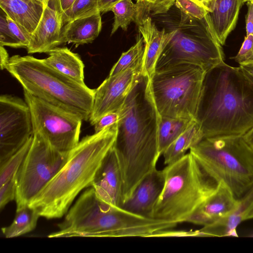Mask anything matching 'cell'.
Masks as SVG:
<instances>
[{
    "label": "cell",
    "mask_w": 253,
    "mask_h": 253,
    "mask_svg": "<svg viewBox=\"0 0 253 253\" xmlns=\"http://www.w3.org/2000/svg\"><path fill=\"white\" fill-rule=\"evenodd\" d=\"M118 111L119 120L114 147L122 175L123 205L142 179L157 169L161 156L159 114L147 77H139Z\"/></svg>",
    "instance_id": "cell-1"
},
{
    "label": "cell",
    "mask_w": 253,
    "mask_h": 253,
    "mask_svg": "<svg viewBox=\"0 0 253 253\" xmlns=\"http://www.w3.org/2000/svg\"><path fill=\"white\" fill-rule=\"evenodd\" d=\"M196 120L204 138L244 135L253 127V84L222 62L206 72Z\"/></svg>",
    "instance_id": "cell-2"
},
{
    "label": "cell",
    "mask_w": 253,
    "mask_h": 253,
    "mask_svg": "<svg viewBox=\"0 0 253 253\" xmlns=\"http://www.w3.org/2000/svg\"><path fill=\"white\" fill-rule=\"evenodd\" d=\"M117 123L82 138L53 179L28 204L40 216L57 219L66 214L78 195L91 186L103 160L114 146Z\"/></svg>",
    "instance_id": "cell-3"
},
{
    "label": "cell",
    "mask_w": 253,
    "mask_h": 253,
    "mask_svg": "<svg viewBox=\"0 0 253 253\" xmlns=\"http://www.w3.org/2000/svg\"><path fill=\"white\" fill-rule=\"evenodd\" d=\"M6 70L24 90L49 104L89 121L95 89L78 83L32 56L10 57Z\"/></svg>",
    "instance_id": "cell-4"
},
{
    "label": "cell",
    "mask_w": 253,
    "mask_h": 253,
    "mask_svg": "<svg viewBox=\"0 0 253 253\" xmlns=\"http://www.w3.org/2000/svg\"><path fill=\"white\" fill-rule=\"evenodd\" d=\"M163 170L164 186L151 218L177 223L186 222L219 183L190 152Z\"/></svg>",
    "instance_id": "cell-5"
},
{
    "label": "cell",
    "mask_w": 253,
    "mask_h": 253,
    "mask_svg": "<svg viewBox=\"0 0 253 253\" xmlns=\"http://www.w3.org/2000/svg\"><path fill=\"white\" fill-rule=\"evenodd\" d=\"M204 169L223 182L235 198H242L253 187V148L244 135L204 138L190 149Z\"/></svg>",
    "instance_id": "cell-6"
},
{
    "label": "cell",
    "mask_w": 253,
    "mask_h": 253,
    "mask_svg": "<svg viewBox=\"0 0 253 253\" xmlns=\"http://www.w3.org/2000/svg\"><path fill=\"white\" fill-rule=\"evenodd\" d=\"M135 214L100 199L94 189L85 190L58 224V230L48 238L125 237L132 236L137 227Z\"/></svg>",
    "instance_id": "cell-7"
},
{
    "label": "cell",
    "mask_w": 253,
    "mask_h": 253,
    "mask_svg": "<svg viewBox=\"0 0 253 253\" xmlns=\"http://www.w3.org/2000/svg\"><path fill=\"white\" fill-rule=\"evenodd\" d=\"M206 73L188 63L156 70L149 84L159 115L196 119Z\"/></svg>",
    "instance_id": "cell-8"
},
{
    "label": "cell",
    "mask_w": 253,
    "mask_h": 253,
    "mask_svg": "<svg viewBox=\"0 0 253 253\" xmlns=\"http://www.w3.org/2000/svg\"><path fill=\"white\" fill-rule=\"evenodd\" d=\"M207 15L194 24L193 33L180 29L163 49L156 70L182 63L198 66L206 72L224 62V55Z\"/></svg>",
    "instance_id": "cell-9"
},
{
    "label": "cell",
    "mask_w": 253,
    "mask_h": 253,
    "mask_svg": "<svg viewBox=\"0 0 253 253\" xmlns=\"http://www.w3.org/2000/svg\"><path fill=\"white\" fill-rule=\"evenodd\" d=\"M69 152L57 150L41 133L34 131L31 147L18 172L16 209L28 205L53 179L67 162Z\"/></svg>",
    "instance_id": "cell-10"
},
{
    "label": "cell",
    "mask_w": 253,
    "mask_h": 253,
    "mask_svg": "<svg viewBox=\"0 0 253 253\" xmlns=\"http://www.w3.org/2000/svg\"><path fill=\"white\" fill-rule=\"evenodd\" d=\"M32 116L34 131L44 137L57 150L68 152L79 142L83 120L24 90Z\"/></svg>",
    "instance_id": "cell-11"
},
{
    "label": "cell",
    "mask_w": 253,
    "mask_h": 253,
    "mask_svg": "<svg viewBox=\"0 0 253 253\" xmlns=\"http://www.w3.org/2000/svg\"><path fill=\"white\" fill-rule=\"evenodd\" d=\"M34 135L30 108L21 98L0 96V163L18 151Z\"/></svg>",
    "instance_id": "cell-12"
},
{
    "label": "cell",
    "mask_w": 253,
    "mask_h": 253,
    "mask_svg": "<svg viewBox=\"0 0 253 253\" xmlns=\"http://www.w3.org/2000/svg\"><path fill=\"white\" fill-rule=\"evenodd\" d=\"M142 65L109 76L95 89L93 104L89 119L91 125L104 114L117 111L142 75Z\"/></svg>",
    "instance_id": "cell-13"
},
{
    "label": "cell",
    "mask_w": 253,
    "mask_h": 253,
    "mask_svg": "<svg viewBox=\"0 0 253 253\" xmlns=\"http://www.w3.org/2000/svg\"><path fill=\"white\" fill-rule=\"evenodd\" d=\"M91 187L102 201L113 207L121 208L122 175L114 146L103 160L94 176Z\"/></svg>",
    "instance_id": "cell-14"
},
{
    "label": "cell",
    "mask_w": 253,
    "mask_h": 253,
    "mask_svg": "<svg viewBox=\"0 0 253 253\" xmlns=\"http://www.w3.org/2000/svg\"><path fill=\"white\" fill-rule=\"evenodd\" d=\"M239 203L230 189L220 182L214 192L199 206L186 222L203 225L211 224L235 211Z\"/></svg>",
    "instance_id": "cell-15"
},
{
    "label": "cell",
    "mask_w": 253,
    "mask_h": 253,
    "mask_svg": "<svg viewBox=\"0 0 253 253\" xmlns=\"http://www.w3.org/2000/svg\"><path fill=\"white\" fill-rule=\"evenodd\" d=\"M163 170H153L135 188L130 197L121 208L132 213L150 217L153 208L164 186Z\"/></svg>",
    "instance_id": "cell-16"
},
{
    "label": "cell",
    "mask_w": 253,
    "mask_h": 253,
    "mask_svg": "<svg viewBox=\"0 0 253 253\" xmlns=\"http://www.w3.org/2000/svg\"><path fill=\"white\" fill-rule=\"evenodd\" d=\"M137 25L145 42L142 74L150 80L163 49L174 35L175 30L169 32L165 29L158 30L148 15Z\"/></svg>",
    "instance_id": "cell-17"
},
{
    "label": "cell",
    "mask_w": 253,
    "mask_h": 253,
    "mask_svg": "<svg viewBox=\"0 0 253 253\" xmlns=\"http://www.w3.org/2000/svg\"><path fill=\"white\" fill-rule=\"evenodd\" d=\"M63 26L62 14L45 6L41 19L27 47L28 53H48L61 44V32Z\"/></svg>",
    "instance_id": "cell-18"
},
{
    "label": "cell",
    "mask_w": 253,
    "mask_h": 253,
    "mask_svg": "<svg viewBox=\"0 0 253 253\" xmlns=\"http://www.w3.org/2000/svg\"><path fill=\"white\" fill-rule=\"evenodd\" d=\"M243 0H215L207 16L219 43L223 45L236 27Z\"/></svg>",
    "instance_id": "cell-19"
},
{
    "label": "cell",
    "mask_w": 253,
    "mask_h": 253,
    "mask_svg": "<svg viewBox=\"0 0 253 253\" xmlns=\"http://www.w3.org/2000/svg\"><path fill=\"white\" fill-rule=\"evenodd\" d=\"M102 28L100 11L73 19L62 27L60 41L80 45L92 42Z\"/></svg>",
    "instance_id": "cell-20"
},
{
    "label": "cell",
    "mask_w": 253,
    "mask_h": 253,
    "mask_svg": "<svg viewBox=\"0 0 253 253\" xmlns=\"http://www.w3.org/2000/svg\"><path fill=\"white\" fill-rule=\"evenodd\" d=\"M4 13L32 34L37 28L45 6L37 0H0Z\"/></svg>",
    "instance_id": "cell-21"
},
{
    "label": "cell",
    "mask_w": 253,
    "mask_h": 253,
    "mask_svg": "<svg viewBox=\"0 0 253 253\" xmlns=\"http://www.w3.org/2000/svg\"><path fill=\"white\" fill-rule=\"evenodd\" d=\"M253 206V187L239 200L236 209L228 215L205 226V232L210 237H238L236 228L246 217Z\"/></svg>",
    "instance_id": "cell-22"
},
{
    "label": "cell",
    "mask_w": 253,
    "mask_h": 253,
    "mask_svg": "<svg viewBox=\"0 0 253 253\" xmlns=\"http://www.w3.org/2000/svg\"><path fill=\"white\" fill-rule=\"evenodd\" d=\"M43 62L62 74L81 84L84 82V64L79 55L67 47H56L49 51Z\"/></svg>",
    "instance_id": "cell-23"
},
{
    "label": "cell",
    "mask_w": 253,
    "mask_h": 253,
    "mask_svg": "<svg viewBox=\"0 0 253 253\" xmlns=\"http://www.w3.org/2000/svg\"><path fill=\"white\" fill-rule=\"evenodd\" d=\"M204 138L197 121L174 140L164 152V163L168 165L180 159L186 151Z\"/></svg>",
    "instance_id": "cell-24"
},
{
    "label": "cell",
    "mask_w": 253,
    "mask_h": 253,
    "mask_svg": "<svg viewBox=\"0 0 253 253\" xmlns=\"http://www.w3.org/2000/svg\"><path fill=\"white\" fill-rule=\"evenodd\" d=\"M196 121L195 119L158 117V148L160 155L189 127Z\"/></svg>",
    "instance_id": "cell-25"
},
{
    "label": "cell",
    "mask_w": 253,
    "mask_h": 253,
    "mask_svg": "<svg viewBox=\"0 0 253 253\" xmlns=\"http://www.w3.org/2000/svg\"><path fill=\"white\" fill-rule=\"evenodd\" d=\"M110 11L114 14L111 36L119 27L126 31L131 22L138 25L145 16L149 14L141 4L137 2L134 3L131 0L119 1L112 6Z\"/></svg>",
    "instance_id": "cell-26"
},
{
    "label": "cell",
    "mask_w": 253,
    "mask_h": 253,
    "mask_svg": "<svg viewBox=\"0 0 253 253\" xmlns=\"http://www.w3.org/2000/svg\"><path fill=\"white\" fill-rule=\"evenodd\" d=\"M40 216L38 212L28 205L17 209L12 222L9 226L1 228L2 233L6 238L28 233L36 228Z\"/></svg>",
    "instance_id": "cell-27"
},
{
    "label": "cell",
    "mask_w": 253,
    "mask_h": 253,
    "mask_svg": "<svg viewBox=\"0 0 253 253\" xmlns=\"http://www.w3.org/2000/svg\"><path fill=\"white\" fill-rule=\"evenodd\" d=\"M33 136L6 160L0 163V186L7 182L16 183L19 169L31 147Z\"/></svg>",
    "instance_id": "cell-28"
},
{
    "label": "cell",
    "mask_w": 253,
    "mask_h": 253,
    "mask_svg": "<svg viewBox=\"0 0 253 253\" xmlns=\"http://www.w3.org/2000/svg\"><path fill=\"white\" fill-rule=\"evenodd\" d=\"M145 49V42L143 37L128 50L123 52L118 61L111 69L109 76L123 72L128 69L142 65Z\"/></svg>",
    "instance_id": "cell-29"
},
{
    "label": "cell",
    "mask_w": 253,
    "mask_h": 253,
    "mask_svg": "<svg viewBox=\"0 0 253 253\" xmlns=\"http://www.w3.org/2000/svg\"><path fill=\"white\" fill-rule=\"evenodd\" d=\"M98 11V0H75L72 6L62 14L63 25L73 19Z\"/></svg>",
    "instance_id": "cell-30"
},
{
    "label": "cell",
    "mask_w": 253,
    "mask_h": 253,
    "mask_svg": "<svg viewBox=\"0 0 253 253\" xmlns=\"http://www.w3.org/2000/svg\"><path fill=\"white\" fill-rule=\"evenodd\" d=\"M174 3L181 12L184 20H202L208 13L203 6L193 0H175Z\"/></svg>",
    "instance_id": "cell-31"
},
{
    "label": "cell",
    "mask_w": 253,
    "mask_h": 253,
    "mask_svg": "<svg viewBox=\"0 0 253 253\" xmlns=\"http://www.w3.org/2000/svg\"><path fill=\"white\" fill-rule=\"evenodd\" d=\"M5 17L9 29L19 44L20 48H27L29 44L32 34L28 32L24 27L11 19L6 14Z\"/></svg>",
    "instance_id": "cell-32"
},
{
    "label": "cell",
    "mask_w": 253,
    "mask_h": 253,
    "mask_svg": "<svg viewBox=\"0 0 253 253\" xmlns=\"http://www.w3.org/2000/svg\"><path fill=\"white\" fill-rule=\"evenodd\" d=\"M175 0H136L148 13L152 15L167 12L174 3Z\"/></svg>",
    "instance_id": "cell-33"
},
{
    "label": "cell",
    "mask_w": 253,
    "mask_h": 253,
    "mask_svg": "<svg viewBox=\"0 0 253 253\" xmlns=\"http://www.w3.org/2000/svg\"><path fill=\"white\" fill-rule=\"evenodd\" d=\"M231 58L240 65L253 62V35H246L239 52Z\"/></svg>",
    "instance_id": "cell-34"
},
{
    "label": "cell",
    "mask_w": 253,
    "mask_h": 253,
    "mask_svg": "<svg viewBox=\"0 0 253 253\" xmlns=\"http://www.w3.org/2000/svg\"><path fill=\"white\" fill-rule=\"evenodd\" d=\"M0 45L13 48H20L9 29L5 16L0 15Z\"/></svg>",
    "instance_id": "cell-35"
},
{
    "label": "cell",
    "mask_w": 253,
    "mask_h": 253,
    "mask_svg": "<svg viewBox=\"0 0 253 253\" xmlns=\"http://www.w3.org/2000/svg\"><path fill=\"white\" fill-rule=\"evenodd\" d=\"M119 120V114L118 111L104 114L94 124L95 133L100 132L106 127L118 123Z\"/></svg>",
    "instance_id": "cell-36"
},
{
    "label": "cell",
    "mask_w": 253,
    "mask_h": 253,
    "mask_svg": "<svg viewBox=\"0 0 253 253\" xmlns=\"http://www.w3.org/2000/svg\"><path fill=\"white\" fill-rule=\"evenodd\" d=\"M247 2L248 12L246 16V35H253V0Z\"/></svg>",
    "instance_id": "cell-37"
},
{
    "label": "cell",
    "mask_w": 253,
    "mask_h": 253,
    "mask_svg": "<svg viewBox=\"0 0 253 253\" xmlns=\"http://www.w3.org/2000/svg\"><path fill=\"white\" fill-rule=\"evenodd\" d=\"M123 0H98V10L102 13L110 11L115 4Z\"/></svg>",
    "instance_id": "cell-38"
},
{
    "label": "cell",
    "mask_w": 253,
    "mask_h": 253,
    "mask_svg": "<svg viewBox=\"0 0 253 253\" xmlns=\"http://www.w3.org/2000/svg\"><path fill=\"white\" fill-rule=\"evenodd\" d=\"M10 57L3 46L0 45V66L1 70L6 69Z\"/></svg>",
    "instance_id": "cell-39"
},
{
    "label": "cell",
    "mask_w": 253,
    "mask_h": 253,
    "mask_svg": "<svg viewBox=\"0 0 253 253\" xmlns=\"http://www.w3.org/2000/svg\"><path fill=\"white\" fill-rule=\"evenodd\" d=\"M250 81L253 84V62L239 66Z\"/></svg>",
    "instance_id": "cell-40"
},
{
    "label": "cell",
    "mask_w": 253,
    "mask_h": 253,
    "mask_svg": "<svg viewBox=\"0 0 253 253\" xmlns=\"http://www.w3.org/2000/svg\"><path fill=\"white\" fill-rule=\"evenodd\" d=\"M42 3L44 6L48 5L51 8L54 9H59L60 8L59 0H37Z\"/></svg>",
    "instance_id": "cell-41"
},
{
    "label": "cell",
    "mask_w": 253,
    "mask_h": 253,
    "mask_svg": "<svg viewBox=\"0 0 253 253\" xmlns=\"http://www.w3.org/2000/svg\"><path fill=\"white\" fill-rule=\"evenodd\" d=\"M204 7L208 12H210L212 8L215 0H193Z\"/></svg>",
    "instance_id": "cell-42"
},
{
    "label": "cell",
    "mask_w": 253,
    "mask_h": 253,
    "mask_svg": "<svg viewBox=\"0 0 253 253\" xmlns=\"http://www.w3.org/2000/svg\"><path fill=\"white\" fill-rule=\"evenodd\" d=\"M59 1L61 11L63 13L72 6L75 0H59Z\"/></svg>",
    "instance_id": "cell-43"
},
{
    "label": "cell",
    "mask_w": 253,
    "mask_h": 253,
    "mask_svg": "<svg viewBox=\"0 0 253 253\" xmlns=\"http://www.w3.org/2000/svg\"><path fill=\"white\" fill-rule=\"evenodd\" d=\"M244 137L249 145L253 148V127L244 135Z\"/></svg>",
    "instance_id": "cell-44"
},
{
    "label": "cell",
    "mask_w": 253,
    "mask_h": 253,
    "mask_svg": "<svg viewBox=\"0 0 253 253\" xmlns=\"http://www.w3.org/2000/svg\"><path fill=\"white\" fill-rule=\"evenodd\" d=\"M253 218V206L247 214L246 217V220Z\"/></svg>",
    "instance_id": "cell-45"
},
{
    "label": "cell",
    "mask_w": 253,
    "mask_h": 253,
    "mask_svg": "<svg viewBox=\"0 0 253 253\" xmlns=\"http://www.w3.org/2000/svg\"><path fill=\"white\" fill-rule=\"evenodd\" d=\"M251 0H243V2L244 3L245 2H248L249 1H251Z\"/></svg>",
    "instance_id": "cell-46"
},
{
    "label": "cell",
    "mask_w": 253,
    "mask_h": 253,
    "mask_svg": "<svg viewBox=\"0 0 253 253\" xmlns=\"http://www.w3.org/2000/svg\"><path fill=\"white\" fill-rule=\"evenodd\" d=\"M249 236H250L251 237H253V233H252L251 235H249Z\"/></svg>",
    "instance_id": "cell-47"
},
{
    "label": "cell",
    "mask_w": 253,
    "mask_h": 253,
    "mask_svg": "<svg viewBox=\"0 0 253 253\" xmlns=\"http://www.w3.org/2000/svg\"><path fill=\"white\" fill-rule=\"evenodd\" d=\"M24 0L25 1H26V2H29L31 0Z\"/></svg>",
    "instance_id": "cell-48"
}]
</instances>
